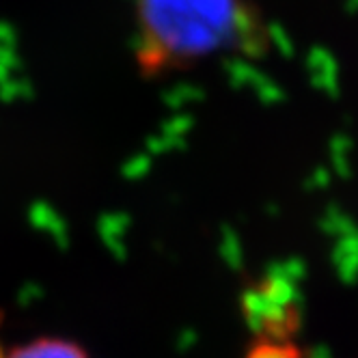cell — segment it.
<instances>
[{
    "instance_id": "1",
    "label": "cell",
    "mask_w": 358,
    "mask_h": 358,
    "mask_svg": "<svg viewBox=\"0 0 358 358\" xmlns=\"http://www.w3.org/2000/svg\"><path fill=\"white\" fill-rule=\"evenodd\" d=\"M136 63L149 78L268 43L252 0H136Z\"/></svg>"
},
{
    "instance_id": "2",
    "label": "cell",
    "mask_w": 358,
    "mask_h": 358,
    "mask_svg": "<svg viewBox=\"0 0 358 358\" xmlns=\"http://www.w3.org/2000/svg\"><path fill=\"white\" fill-rule=\"evenodd\" d=\"M242 311L257 339H292L300 326V298L287 276L268 274L250 283Z\"/></svg>"
},
{
    "instance_id": "3",
    "label": "cell",
    "mask_w": 358,
    "mask_h": 358,
    "mask_svg": "<svg viewBox=\"0 0 358 358\" xmlns=\"http://www.w3.org/2000/svg\"><path fill=\"white\" fill-rule=\"evenodd\" d=\"M7 358H89V356L80 345H76L67 339L41 337L24 345H17L13 352L7 354Z\"/></svg>"
},
{
    "instance_id": "4",
    "label": "cell",
    "mask_w": 358,
    "mask_h": 358,
    "mask_svg": "<svg viewBox=\"0 0 358 358\" xmlns=\"http://www.w3.org/2000/svg\"><path fill=\"white\" fill-rule=\"evenodd\" d=\"M244 358H302V352L292 339H257Z\"/></svg>"
},
{
    "instance_id": "5",
    "label": "cell",
    "mask_w": 358,
    "mask_h": 358,
    "mask_svg": "<svg viewBox=\"0 0 358 358\" xmlns=\"http://www.w3.org/2000/svg\"><path fill=\"white\" fill-rule=\"evenodd\" d=\"M0 358H7V354H5V350H3V343H0Z\"/></svg>"
}]
</instances>
